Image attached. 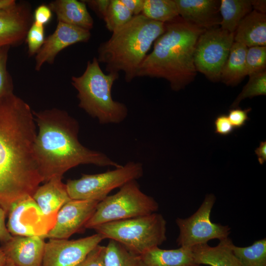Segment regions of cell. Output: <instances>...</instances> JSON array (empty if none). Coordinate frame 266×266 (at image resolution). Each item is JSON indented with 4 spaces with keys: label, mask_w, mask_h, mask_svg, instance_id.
<instances>
[{
    "label": "cell",
    "mask_w": 266,
    "mask_h": 266,
    "mask_svg": "<svg viewBox=\"0 0 266 266\" xmlns=\"http://www.w3.org/2000/svg\"><path fill=\"white\" fill-rule=\"evenodd\" d=\"M234 33L217 27L205 30L197 42L194 65L197 71L213 82L220 81L223 67L234 42Z\"/></svg>",
    "instance_id": "9c48e42d"
},
{
    "label": "cell",
    "mask_w": 266,
    "mask_h": 266,
    "mask_svg": "<svg viewBox=\"0 0 266 266\" xmlns=\"http://www.w3.org/2000/svg\"><path fill=\"white\" fill-rule=\"evenodd\" d=\"M145 266H201L196 263L191 248H153L140 255Z\"/></svg>",
    "instance_id": "44dd1931"
},
{
    "label": "cell",
    "mask_w": 266,
    "mask_h": 266,
    "mask_svg": "<svg viewBox=\"0 0 266 266\" xmlns=\"http://www.w3.org/2000/svg\"><path fill=\"white\" fill-rule=\"evenodd\" d=\"M104 264L105 266H145L140 255L112 239L105 246Z\"/></svg>",
    "instance_id": "d4e9b609"
},
{
    "label": "cell",
    "mask_w": 266,
    "mask_h": 266,
    "mask_svg": "<svg viewBox=\"0 0 266 266\" xmlns=\"http://www.w3.org/2000/svg\"><path fill=\"white\" fill-rule=\"evenodd\" d=\"M99 201L71 200L57 212L56 221L44 238L68 239L85 228Z\"/></svg>",
    "instance_id": "7c38bea8"
},
{
    "label": "cell",
    "mask_w": 266,
    "mask_h": 266,
    "mask_svg": "<svg viewBox=\"0 0 266 266\" xmlns=\"http://www.w3.org/2000/svg\"><path fill=\"white\" fill-rule=\"evenodd\" d=\"M143 173L141 163L130 162L114 170L95 174H82L79 179L68 180L66 185L71 199L100 202L112 190L140 178Z\"/></svg>",
    "instance_id": "ba28073f"
},
{
    "label": "cell",
    "mask_w": 266,
    "mask_h": 266,
    "mask_svg": "<svg viewBox=\"0 0 266 266\" xmlns=\"http://www.w3.org/2000/svg\"><path fill=\"white\" fill-rule=\"evenodd\" d=\"M234 41L246 47L266 46V15L255 10L240 22L235 32Z\"/></svg>",
    "instance_id": "ffe728a7"
},
{
    "label": "cell",
    "mask_w": 266,
    "mask_h": 266,
    "mask_svg": "<svg viewBox=\"0 0 266 266\" xmlns=\"http://www.w3.org/2000/svg\"><path fill=\"white\" fill-rule=\"evenodd\" d=\"M251 108L242 109L235 107L230 109L227 115L234 129H240L244 126L249 120L248 113Z\"/></svg>",
    "instance_id": "d6a6232c"
},
{
    "label": "cell",
    "mask_w": 266,
    "mask_h": 266,
    "mask_svg": "<svg viewBox=\"0 0 266 266\" xmlns=\"http://www.w3.org/2000/svg\"><path fill=\"white\" fill-rule=\"evenodd\" d=\"M247 48L234 41L222 70L220 81L228 86H235L247 76L245 59Z\"/></svg>",
    "instance_id": "7402d4cb"
},
{
    "label": "cell",
    "mask_w": 266,
    "mask_h": 266,
    "mask_svg": "<svg viewBox=\"0 0 266 266\" xmlns=\"http://www.w3.org/2000/svg\"><path fill=\"white\" fill-rule=\"evenodd\" d=\"M6 260L7 258L1 247H0V266H3L6 261Z\"/></svg>",
    "instance_id": "b9f144b4"
},
{
    "label": "cell",
    "mask_w": 266,
    "mask_h": 266,
    "mask_svg": "<svg viewBox=\"0 0 266 266\" xmlns=\"http://www.w3.org/2000/svg\"><path fill=\"white\" fill-rule=\"evenodd\" d=\"M16 2L15 0H0V10L12 6Z\"/></svg>",
    "instance_id": "60d3db41"
},
{
    "label": "cell",
    "mask_w": 266,
    "mask_h": 266,
    "mask_svg": "<svg viewBox=\"0 0 266 266\" xmlns=\"http://www.w3.org/2000/svg\"><path fill=\"white\" fill-rule=\"evenodd\" d=\"M62 177H54L45 184L39 186L32 198L41 214L46 217L57 213L59 210L71 199L68 194Z\"/></svg>",
    "instance_id": "e0dca14e"
},
{
    "label": "cell",
    "mask_w": 266,
    "mask_h": 266,
    "mask_svg": "<svg viewBox=\"0 0 266 266\" xmlns=\"http://www.w3.org/2000/svg\"><path fill=\"white\" fill-rule=\"evenodd\" d=\"M90 37V31L58 22L54 32L45 38L36 54L35 69L39 70L45 63L53 64L64 49L76 43L87 42Z\"/></svg>",
    "instance_id": "4fadbf2b"
},
{
    "label": "cell",
    "mask_w": 266,
    "mask_h": 266,
    "mask_svg": "<svg viewBox=\"0 0 266 266\" xmlns=\"http://www.w3.org/2000/svg\"><path fill=\"white\" fill-rule=\"evenodd\" d=\"M33 113L39 129L34 151L43 182L63 177L67 170L80 165L115 168L122 166L104 153L84 146L78 139V122L66 111L52 108Z\"/></svg>",
    "instance_id": "7a4b0ae2"
},
{
    "label": "cell",
    "mask_w": 266,
    "mask_h": 266,
    "mask_svg": "<svg viewBox=\"0 0 266 266\" xmlns=\"http://www.w3.org/2000/svg\"><path fill=\"white\" fill-rule=\"evenodd\" d=\"M255 152L259 163L263 165L266 161V141H261Z\"/></svg>",
    "instance_id": "f35d334b"
},
{
    "label": "cell",
    "mask_w": 266,
    "mask_h": 266,
    "mask_svg": "<svg viewBox=\"0 0 266 266\" xmlns=\"http://www.w3.org/2000/svg\"><path fill=\"white\" fill-rule=\"evenodd\" d=\"M32 20L30 6L17 3L0 10V48L20 44L26 38Z\"/></svg>",
    "instance_id": "5bb4252c"
},
{
    "label": "cell",
    "mask_w": 266,
    "mask_h": 266,
    "mask_svg": "<svg viewBox=\"0 0 266 266\" xmlns=\"http://www.w3.org/2000/svg\"><path fill=\"white\" fill-rule=\"evenodd\" d=\"M10 46L0 48V97L13 93V84L7 69L8 51Z\"/></svg>",
    "instance_id": "f546056e"
},
{
    "label": "cell",
    "mask_w": 266,
    "mask_h": 266,
    "mask_svg": "<svg viewBox=\"0 0 266 266\" xmlns=\"http://www.w3.org/2000/svg\"><path fill=\"white\" fill-rule=\"evenodd\" d=\"M3 266H16L10 260L7 259Z\"/></svg>",
    "instance_id": "7bdbcfd3"
},
{
    "label": "cell",
    "mask_w": 266,
    "mask_h": 266,
    "mask_svg": "<svg viewBox=\"0 0 266 266\" xmlns=\"http://www.w3.org/2000/svg\"><path fill=\"white\" fill-rule=\"evenodd\" d=\"M133 17L121 0H110L103 20L107 30L113 33L128 23Z\"/></svg>",
    "instance_id": "4316f807"
},
{
    "label": "cell",
    "mask_w": 266,
    "mask_h": 266,
    "mask_svg": "<svg viewBox=\"0 0 266 266\" xmlns=\"http://www.w3.org/2000/svg\"><path fill=\"white\" fill-rule=\"evenodd\" d=\"M215 133L226 136L231 134L234 130L228 115L221 114L216 116L214 121Z\"/></svg>",
    "instance_id": "836d02e7"
},
{
    "label": "cell",
    "mask_w": 266,
    "mask_h": 266,
    "mask_svg": "<svg viewBox=\"0 0 266 266\" xmlns=\"http://www.w3.org/2000/svg\"><path fill=\"white\" fill-rule=\"evenodd\" d=\"M213 194L206 195L205 199L193 215L185 219L177 218L176 223L179 229L176 242L178 246L192 248L207 243L209 240H219L228 237L231 228L213 223L210 220L211 210L215 202Z\"/></svg>",
    "instance_id": "30bf717a"
},
{
    "label": "cell",
    "mask_w": 266,
    "mask_h": 266,
    "mask_svg": "<svg viewBox=\"0 0 266 266\" xmlns=\"http://www.w3.org/2000/svg\"><path fill=\"white\" fill-rule=\"evenodd\" d=\"M251 3L254 10L264 14L266 11V1L265 0H251Z\"/></svg>",
    "instance_id": "ab89813d"
},
{
    "label": "cell",
    "mask_w": 266,
    "mask_h": 266,
    "mask_svg": "<svg viewBox=\"0 0 266 266\" xmlns=\"http://www.w3.org/2000/svg\"><path fill=\"white\" fill-rule=\"evenodd\" d=\"M133 16L141 14L144 0H121Z\"/></svg>",
    "instance_id": "74e56055"
},
{
    "label": "cell",
    "mask_w": 266,
    "mask_h": 266,
    "mask_svg": "<svg viewBox=\"0 0 266 266\" xmlns=\"http://www.w3.org/2000/svg\"><path fill=\"white\" fill-rule=\"evenodd\" d=\"M141 14L151 20L164 23L179 16L174 0H144Z\"/></svg>",
    "instance_id": "484cf974"
},
{
    "label": "cell",
    "mask_w": 266,
    "mask_h": 266,
    "mask_svg": "<svg viewBox=\"0 0 266 266\" xmlns=\"http://www.w3.org/2000/svg\"><path fill=\"white\" fill-rule=\"evenodd\" d=\"M179 16L185 22L206 30L221 22L220 0H174Z\"/></svg>",
    "instance_id": "2e32d148"
},
{
    "label": "cell",
    "mask_w": 266,
    "mask_h": 266,
    "mask_svg": "<svg viewBox=\"0 0 266 266\" xmlns=\"http://www.w3.org/2000/svg\"><path fill=\"white\" fill-rule=\"evenodd\" d=\"M252 11L250 0H221L220 28L234 33L240 22Z\"/></svg>",
    "instance_id": "603a6c76"
},
{
    "label": "cell",
    "mask_w": 266,
    "mask_h": 266,
    "mask_svg": "<svg viewBox=\"0 0 266 266\" xmlns=\"http://www.w3.org/2000/svg\"><path fill=\"white\" fill-rule=\"evenodd\" d=\"M105 246L99 244L76 266H105Z\"/></svg>",
    "instance_id": "1f68e13d"
},
{
    "label": "cell",
    "mask_w": 266,
    "mask_h": 266,
    "mask_svg": "<svg viewBox=\"0 0 266 266\" xmlns=\"http://www.w3.org/2000/svg\"><path fill=\"white\" fill-rule=\"evenodd\" d=\"M246 75L264 70L266 67V46H257L247 48L245 59Z\"/></svg>",
    "instance_id": "f1b7e54d"
},
{
    "label": "cell",
    "mask_w": 266,
    "mask_h": 266,
    "mask_svg": "<svg viewBox=\"0 0 266 266\" xmlns=\"http://www.w3.org/2000/svg\"><path fill=\"white\" fill-rule=\"evenodd\" d=\"M158 208L157 202L141 191L136 180H132L121 186L117 193L98 203L85 229H93L102 224L150 214Z\"/></svg>",
    "instance_id": "52a82bcc"
},
{
    "label": "cell",
    "mask_w": 266,
    "mask_h": 266,
    "mask_svg": "<svg viewBox=\"0 0 266 266\" xmlns=\"http://www.w3.org/2000/svg\"><path fill=\"white\" fill-rule=\"evenodd\" d=\"M52 11L49 7L46 5H40L34 10L33 14L35 23L44 26L50 22L52 16Z\"/></svg>",
    "instance_id": "e575fe53"
},
{
    "label": "cell",
    "mask_w": 266,
    "mask_h": 266,
    "mask_svg": "<svg viewBox=\"0 0 266 266\" xmlns=\"http://www.w3.org/2000/svg\"><path fill=\"white\" fill-rule=\"evenodd\" d=\"M83 1L102 19L106 14L110 2V0H86Z\"/></svg>",
    "instance_id": "d590c367"
},
{
    "label": "cell",
    "mask_w": 266,
    "mask_h": 266,
    "mask_svg": "<svg viewBox=\"0 0 266 266\" xmlns=\"http://www.w3.org/2000/svg\"><path fill=\"white\" fill-rule=\"evenodd\" d=\"M165 30V23L142 14L134 16L100 44L97 59L105 65L108 73L121 71L125 81L130 82L137 77L139 68L152 45Z\"/></svg>",
    "instance_id": "277c9868"
},
{
    "label": "cell",
    "mask_w": 266,
    "mask_h": 266,
    "mask_svg": "<svg viewBox=\"0 0 266 266\" xmlns=\"http://www.w3.org/2000/svg\"><path fill=\"white\" fill-rule=\"evenodd\" d=\"M104 239L98 233L73 240L50 238L45 244L42 266H76Z\"/></svg>",
    "instance_id": "8fae6325"
},
{
    "label": "cell",
    "mask_w": 266,
    "mask_h": 266,
    "mask_svg": "<svg viewBox=\"0 0 266 266\" xmlns=\"http://www.w3.org/2000/svg\"><path fill=\"white\" fill-rule=\"evenodd\" d=\"M36 134L30 105L14 93L0 97V206L7 216L43 182L34 151Z\"/></svg>",
    "instance_id": "6da1fadb"
},
{
    "label": "cell",
    "mask_w": 266,
    "mask_h": 266,
    "mask_svg": "<svg viewBox=\"0 0 266 266\" xmlns=\"http://www.w3.org/2000/svg\"><path fill=\"white\" fill-rule=\"evenodd\" d=\"M119 77V73H104L94 57L88 62L81 75L71 77L79 106L101 124L119 123L128 115L126 105L113 100L111 96L112 86Z\"/></svg>",
    "instance_id": "5b68a950"
},
{
    "label": "cell",
    "mask_w": 266,
    "mask_h": 266,
    "mask_svg": "<svg viewBox=\"0 0 266 266\" xmlns=\"http://www.w3.org/2000/svg\"><path fill=\"white\" fill-rule=\"evenodd\" d=\"M232 248L239 266H266V238L255 241L247 247L233 244Z\"/></svg>",
    "instance_id": "cb8c5ba5"
},
{
    "label": "cell",
    "mask_w": 266,
    "mask_h": 266,
    "mask_svg": "<svg viewBox=\"0 0 266 266\" xmlns=\"http://www.w3.org/2000/svg\"><path fill=\"white\" fill-rule=\"evenodd\" d=\"M249 79L242 91L231 105L237 107L243 99L266 95V70L249 76Z\"/></svg>",
    "instance_id": "83f0119b"
},
{
    "label": "cell",
    "mask_w": 266,
    "mask_h": 266,
    "mask_svg": "<svg viewBox=\"0 0 266 266\" xmlns=\"http://www.w3.org/2000/svg\"><path fill=\"white\" fill-rule=\"evenodd\" d=\"M6 216L5 211L0 206V242L2 244L9 241L13 236L6 227L5 224Z\"/></svg>",
    "instance_id": "8d00e7d4"
},
{
    "label": "cell",
    "mask_w": 266,
    "mask_h": 266,
    "mask_svg": "<svg viewBox=\"0 0 266 266\" xmlns=\"http://www.w3.org/2000/svg\"><path fill=\"white\" fill-rule=\"evenodd\" d=\"M48 6L56 14L58 22L88 31L93 28V19L83 0H56Z\"/></svg>",
    "instance_id": "d6986e66"
},
{
    "label": "cell",
    "mask_w": 266,
    "mask_h": 266,
    "mask_svg": "<svg viewBox=\"0 0 266 266\" xmlns=\"http://www.w3.org/2000/svg\"><path fill=\"white\" fill-rule=\"evenodd\" d=\"M204 31L179 16L166 23L164 32L154 41L153 49L141 64L137 77L165 79L176 91L184 88L197 75L194 52Z\"/></svg>",
    "instance_id": "3957f363"
},
{
    "label": "cell",
    "mask_w": 266,
    "mask_h": 266,
    "mask_svg": "<svg viewBox=\"0 0 266 266\" xmlns=\"http://www.w3.org/2000/svg\"><path fill=\"white\" fill-rule=\"evenodd\" d=\"M166 222L156 212L98 225L93 228L104 238L114 240L130 251L141 255L166 239Z\"/></svg>",
    "instance_id": "8992f818"
},
{
    "label": "cell",
    "mask_w": 266,
    "mask_h": 266,
    "mask_svg": "<svg viewBox=\"0 0 266 266\" xmlns=\"http://www.w3.org/2000/svg\"><path fill=\"white\" fill-rule=\"evenodd\" d=\"M41 236H13L1 248L16 266H42L45 242Z\"/></svg>",
    "instance_id": "9a60e30c"
},
{
    "label": "cell",
    "mask_w": 266,
    "mask_h": 266,
    "mask_svg": "<svg viewBox=\"0 0 266 266\" xmlns=\"http://www.w3.org/2000/svg\"><path fill=\"white\" fill-rule=\"evenodd\" d=\"M232 240L228 237L220 240L216 246L207 243L192 247V251L195 261L200 265L210 266H239L233 253Z\"/></svg>",
    "instance_id": "ac0fdd59"
},
{
    "label": "cell",
    "mask_w": 266,
    "mask_h": 266,
    "mask_svg": "<svg viewBox=\"0 0 266 266\" xmlns=\"http://www.w3.org/2000/svg\"><path fill=\"white\" fill-rule=\"evenodd\" d=\"M26 38L29 56L36 54L45 39L44 26L33 22L27 32Z\"/></svg>",
    "instance_id": "4dcf8cb0"
}]
</instances>
